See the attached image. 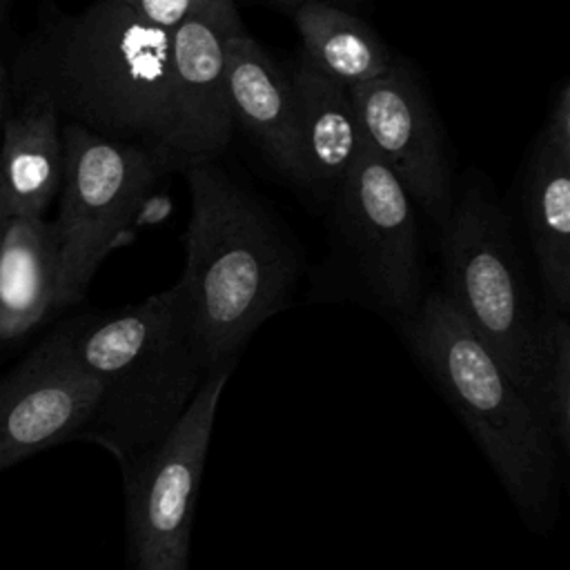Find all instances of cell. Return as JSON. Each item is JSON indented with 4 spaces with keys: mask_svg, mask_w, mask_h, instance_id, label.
Returning a JSON list of instances; mask_svg holds the SVG:
<instances>
[{
    "mask_svg": "<svg viewBox=\"0 0 570 570\" xmlns=\"http://www.w3.org/2000/svg\"><path fill=\"white\" fill-rule=\"evenodd\" d=\"M62 198L51 223L58 261L56 309L85 296L102 258L136 220L169 160L156 151L98 136L76 122L62 129Z\"/></svg>",
    "mask_w": 570,
    "mask_h": 570,
    "instance_id": "obj_6",
    "label": "cell"
},
{
    "mask_svg": "<svg viewBox=\"0 0 570 570\" xmlns=\"http://www.w3.org/2000/svg\"><path fill=\"white\" fill-rule=\"evenodd\" d=\"M336 223L370 292L399 323L407 318L423 296L414 209L365 140L336 185Z\"/></svg>",
    "mask_w": 570,
    "mask_h": 570,
    "instance_id": "obj_8",
    "label": "cell"
},
{
    "mask_svg": "<svg viewBox=\"0 0 570 570\" xmlns=\"http://www.w3.org/2000/svg\"><path fill=\"white\" fill-rule=\"evenodd\" d=\"M243 22L234 0H216L171 31V147L176 169L214 160L232 138L225 45Z\"/></svg>",
    "mask_w": 570,
    "mask_h": 570,
    "instance_id": "obj_11",
    "label": "cell"
},
{
    "mask_svg": "<svg viewBox=\"0 0 570 570\" xmlns=\"http://www.w3.org/2000/svg\"><path fill=\"white\" fill-rule=\"evenodd\" d=\"M363 140L434 223L452 212V178L436 114L403 65L347 89Z\"/></svg>",
    "mask_w": 570,
    "mask_h": 570,
    "instance_id": "obj_9",
    "label": "cell"
},
{
    "mask_svg": "<svg viewBox=\"0 0 570 570\" xmlns=\"http://www.w3.org/2000/svg\"><path fill=\"white\" fill-rule=\"evenodd\" d=\"M225 80L234 120L278 165L298 180L296 114L289 76L245 31L229 33L225 45Z\"/></svg>",
    "mask_w": 570,
    "mask_h": 570,
    "instance_id": "obj_13",
    "label": "cell"
},
{
    "mask_svg": "<svg viewBox=\"0 0 570 570\" xmlns=\"http://www.w3.org/2000/svg\"><path fill=\"white\" fill-rule=\"evenodd\" d=\"M296 114L298 180L338 185L352 167L363 136L345 87L307 62L289 76Z\"/></svg>",
    "mask_w": 570,
    "mask_h": 570,
    "instance_id": "obj_14",
    "label": "cell"
},
{
    "mask_svg": "<svg viewBox=\"0 0 570 570\" xmlns=\"http://www.w3.org/2000/svg\"><path fill=\"white\" fill-rule=\"evenodd\" d=\"M9 225H11V216H9V214L2 209V205H0V247H2V240H4V236H7Z\"/></svg>",
    "mask_w": 570,
    "mask_h": 570,
    "instance_id": "obj_20",
    "label": "cell"
},
{
    "mask_svg": "<svg viewBox=\"0 0 570 570\" xmlns=\"http://www.w3.org/2000/svg\"><path fill=\"white\" fill-rule=\"evenodd\" d=\"M232 370H214L171 432L122 470L134 570H187L196 492Z\"/></svg>",
    "mask_w": 570,
    "mask_h": 570,
    "instance_id": "obj_7",
    "label": "cell"
},
{
    "mask_svg": "<svg viewBox=\"0 0 570 570\" xmlns=\"http://www.w3.org/2000/svg\"><path fill=\"white\" fill-rule=\"evenodd\" d=\"M2 100H4V69L0 65V111H2Z\"/></svg>",
    "mask_w": 570,
    "mask_h": 570,
    "instance_id": "obj_21",
    "label": "cell"
},
{
    "mask_svg": "<svg viewBox=\"0 0 570 570\" xmlns=\"http://www.w3.org/2000/svg\"><path fill=\"white\" fill-rule=\"evenodd\" d=\"M171 31L120 0L62 16L36 47V89L67 122L142 145L176 169L171 147Z\"/></svg>",
    "mask_w": 570,
    "mask_h": 570,
    "instance_id": "obj_3",
    "label": "cell"
},
{
    "mask_svg": "<svg viewBox=\"0 0 570 570\" xmlns=\"http://www.w3.org/2000/svg\"><path fill=\"white\" fill-rule=\"evenodd\" d=\"M283 7H296L303 2H332V4H341V2H354V0H276Z\"/></svg>",
    "mask_w": 570,
    "mask_h": 570,
    "instance_id": "obj_19",
    "label": "cell"
},
{
    "mask_svg": "<svg viewBox=\"0 0 570 570\" xmlns=\"http://www.w3.org/2000/svg\"><path fill=\"white\" fill-rule=\"evenodd\" d=\"M102 396L100 381L76 358L69 327L42 341L0 381V472L80 439Z\"/></svg>",
    "mask_w": 570,
    "mask_h": 570,
    "instance_id": "obj_10",
    "label": "cell"
},
{
    "mask_svg": "<svg viewBox=\"0 0 570 570\" xmlns=\"http://www.w3.org/2000/svg\"><path fill=\"white\" fill-rule=\"evenodd\" d=\"M523 214L543 307L566 316L570 305V85L563 82L541 127L523 178Z\"/></svg>",
    "mask_w": 570,
    "mask_h": 570,
    "instance_id": "obj_12",
    "label": "cell"
},
{
    "mask_svg": "<svg viewBox=\"0 0 570 570\" xmlns=\"http://www.w3.org/2000/svg\"><path fill=\"white\" fill-rule=\"evenodd\" d=\"M401 330L425 374L485 454L519 517L532 530H548L559 514L568 456L532 405L441 289L423 294Z\"/></svg>",
    "mask_w": 570,
    "mask_h": 570,
    "instance_id": "obj_4",
    "label": "cell"
},
{
    "mask_svg": "<svg viewBox=\"0 0 570 570\" xmlns=\"http://www.w3.org/2000/svg\"><path fill=\"white\" fill-rule=\"evenodd\" d=\"M145 22L174 31L187 18L205 11L216 0H120Z\"/></svg>",
    "mask_w": 570,
    "mask_h": 570,
    "instance_id": "obj_18",
    "label": "cell"
},
{
    "mask_svg": "<svg viewBox=\"0 0 570 570\" xmlns=\"http://www.w3.org/2000/svg\"><path fill=\"white\" fill-rule=\"evenodd\" d=\"M78 363L102 396L85 430L127 470L185 414L207 372L176 285L87 325L69 327Z\"/></svg>",
    "mask_w": 570,
    "mask_h": 570,
    "instance_id": "obj_5",
    "label": "cell"
},
{
    "mask_svg": "<svg viewBox=\"0 0 570 570\" xmlns=\"http://www.w3.org/2000/svg\"><path fill=\"white\" fill-rule=\"evenodd\" d=\"M58 261L51 223L11 218L0 247V341H13L56 309Z\"/></svg>",
    "mask_w": 570,
    "mask_h": 570,
    "instance_id": "obj_16",
    "label": "cell"
},
{
    "mask_svg": "<svg viewBox=\"0 0 570 570\" xmlns=\"http://www.w3.org/2000/svg\"><path fill=\"white\" fill-rule=\"evenodd\" d=\"M441 289L499 367L570 454V325L541 307L523 274L508 218L479 189L443 223Z\"/></svg>",
    "mask_w": 570,
    "mask_h": 570,
    "instance_id": "obj_1",
    "label": "cell"
},
{
    "mask_svg": "<svg viewBox=\"0 0 570 570\" xmlns=\"http://www.w3.org/2000/svg\"><path fill=\"white\" fill-rule=\"evenodd\" d=\"M191 216L176 283L207 372L234 365L247 338L281 312L298 261L267 207L214 160L183 167Z\"/></svg>",
    "mask_w": 570,
    "mask_h": 570,
    "instance_id": "obj_2",
    "label": "cell"
},
{
    "mask_svg": "<svg viewBox=\"0 0 570 570\" xmlns=\"http://www.w3.org/2000/svg\"><path fill=\"white\" fill-rule=\"evenodd\" d=\"M62 185V134L56 107L40 94L7 118L0 147V205L11 216H38Z\"/></svg>",
    "mask_w": 570,
    "mask_h": 570,
    "instance_id": "obj_15",
    "label": "cell"
},
{
    "mask_svg": "<svg viewBox=\"0 0 570 570\" xmlns=\"http://www.w3.org/2000/svg\"><path fill=\"white\" fill-rule=\"evenodd\" d=\"M294 24L305 49V62L345 89L374 80L394 65L379 33L338 4H296Z\"/></svg>",
    "mask_w": 570,
    "mask_h": 570,
    "instance_id": "obj_17",
    "label": "cell"
}]
</instances>
